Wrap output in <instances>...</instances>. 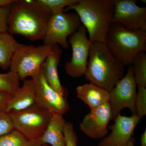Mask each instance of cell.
Segmentation results:
<instances>
[{
    "instance_id": "cell-1",
    "label": "cell",
    "mask_w": 146,
    "mask_h": 146,
    "mask_svg": "<svg viewBox=\"0 0 146 146\" xmlns=\"http://www.w3.org/2000/svg\"><path fill=\"white\" fill-rule=\"evenodd\" d=\"M51 15L37 0H16L8 16V32L32 41L43 40Z\"/></svg>"
},
{
    "instance_id": "cell-2",
    "label": "cell",
    "mask_w": 146,
    "mask_h": 146,
    "mask_svg": "<svg viewBox=\"0 0 146 146\" xmlns=\"http://www.w3.org/2000/svg\"><path fill=\"white\" fill-rule=\"evenodd\" d=\"M114 10V0H78L64 9L75 11L92 43H105Z\"/></svg>"
},
{
    "instance_id": "cell-3",
    "label": "cell",
    "mask_w": 146,
    "mask_h": 146,
    "mask_svg": "<svg viewBox=\"0 0 146 146\" xmlns=\"http://www.w3.org/2000/svg\"><path fill=\"white\" fill-rule=\"evenodd\" d=\"M125 67L112 55L105 43L94 42L84 75L90 83L110 92L124 76Z\"/></svg>"
},
{
    "instance_id": "cell-4",
    "label": "cell",
    "mask_w": 146,
    "mask_h": 146,
    "mask_svg": "<svg viewBox=\"0 0 146 146\" xmlns=\"http://www.w3.org/2000/svg\"><path fill=\"white\" fill-rule=\"evenodd\" d=\"M106 44L112 55L125 66L131 65L136 55L146 51V31H131L111 24Z\"/></svg>"
},
{
    "instance_id": "cell-5",
    "label": "cell",
    "mask_w": 146,
    "mask_h": 146,
    "mask_svg": "<svg viewBox=\"0 0 146 146\" xmlns=\"http://www.w3.org/2000/svg\"><path fill=\"white\" fill-rule=\"evenodd\" d=\"M52 46L22 44L15 53L10 67V71L18 76L20 80L37 75L41 67L52 49Z\"/></svg>"
},
{
    "instance_id": "cell-6",
    "label": "cell",
    "mask_w": 146,
    "mask_h": 146,
    "mask_svg": "<svg viewBox=\"0 0 146 146\" xmlns=\"http://www.w3.org/2000/svg\"><path fill=\"white\" fill-rule=\"evenodd\" d=\"M15 130L32 141H39L46 129L52 113L35 104L28 109L9 113Z\"/></svg>"
},
{
    "instance_id": "cell-7",
    "label": "cell",
    "mask_w": 146,
    "mask_h": 146,
    "mask_svg": "<svg viewBox=\"0 0 146 146\" xmlns=\"http://www.w3.org/2000/svg\"><path fill=\"white\" fill-rule=\"evenodd\" d=\"M78 15L64 10L50 16L44 39V44L60 45L63 48L69 46L67 38L76 32L81 25Z\"/></svg>"
},
{
    "instance_id": "cell-8",
    "label": "cell",
    "mask_w": 146,
    "mask_h": 146,
    "mask_svg": "<svg viewBox=\"0 0 146 146\" xmlns=\"http://www.w3.org/2000/svg\"><path fill=\"white\" fill-rule=\"evenodd\" d=\"M137 86L132 65H129L125 76L109 92V103L113 119L125 108L130 110L132 115H137L135 106Z\"/></svg>"
},
{
    "instance_id": "cell-9",
    "label": "cell",
    "mask_w": 146,
    "mask_h": 146,
    "mask_svg": "<svg viewBox=\"0 0 146 146\" xmlns=\"http://www.w3.org/2000/svg\"><path fill=\"white\" fill-rule=\"evenodd\" d=\"M86 30L82 25L68 42L72 48L70 61H67L64 68L66 74L73 78H78L85 74L92 42L86 35Z\"/></svg>"
},
{
    "instance_id": "cell-10",
    "label": "cell",
    "mask_w": 146,
    "mask_h": 146,
    "mask_svg": "<svg viewBox=\"0 0 146 146\" xmlns=\"http://www.w3.org/2000/svg\"><path fill=\"white\" fill-rule=\"evenodd\" d=\"M112 24L131 31H146V8L135 0H114Z\"/></svg>"
},
{
    "instance_id": "cell-11",
    "label": "cell",
    "mask_w": 146,
    "mask_h": 146,
    "mask_svg": "<svg viewBox=\"0 0 146 146\" xmlns=\"http://www.w3.org/2000/svg\"><path fill=\"white\" fill-rule=\"evenodd\" d=\"M36 95V104L51 113L63 115L70 110L66 98L55 91L47 83L42 71L33 78Z\"/></svg>"
},
{
    "instance_id": "cell-12",
    "label": "cell",
    "mask_w": 146,
    "mask_h": 146,
    "mask_svg": "<svg viewBox=\"0 0 146 146\" xmlns=\"http://www.w3.org/2000/svg\"><path fill=\"white\" fill-rule=\"evenodd\" d=\"M141 119L138 115L127 117L119 114L109 127L111 133L102 139L98 146H127Z\"/></svg>"
},
{
    "instance_id": "cell-13",
    "label": "cell",
    "mask_w": 146,
    "mask_h": 146,
    "mask_svg": "<svg viewBox=\"0 0 146 146\" xmlns=\"http://www.w3.org/2000/svg\"><path fill=\"white\" fill-rule=\"evenodd\" d=\"M109 103L91 110L80 124V130L86 136L94 139H103L107 135V127L112 119Z\"/></svg>"
},
{
    "instance_id": "cell-14",
    "label": "cell",
    "mask_w": 146,
    "mask_h": 146,
    "mask_svg": "<svg viewBox=\"0 0 146 146\" xmlns=\"http://www.w3.org/2000/svg\"><path fill=\"white\" fill-rule=\"evenodd\" d=\"M61 55L62 50L60 46L57 44L52 46L51 52L42 64L41 71L49 85L61 96L66 98L68 92L61 84L58 71Z\"/></svg>"
},
{
    "instance_id": "cell-15",
    "label": "cell",
    "mask_w": 146,
    "mask_h": 146,
    "mask_svg": "<svg viewBox=\"0 0 146 146\" xmlns=\"http://www.w3.org/2000/svg\"><path fill=\"white\" fill-rule=\"evenodd\" d=\"M36 104V95L32 78L24 80L23 85L9 102L5 112H18L28 109Z\"/></svg>"
},
{
    "instance_id": "cell-16",
    "label": "cell",
    "mask_w": 146,
    "mask_h": 146,
    "mask_svg": "<svg viewBox=\"0 0 146 146\" xmlns=\"http://www.w3.org/2000/svg\"><path fill=\"white\" fill-rule=\"evenodd\" d=\"M78 98L92 110L109 103V91L90 83L80 85L76 88Z\"/></svg>"
},
{
    "instance_id": "cell-17",
    "label": "cell",
    "mask_w": 146,
    "mask_h": 146,
    "mask_svg": "<svg viewBox=\"0 0 146 146\" xmlns=\"http://www.w3.org/2000/svg\"><path fill=\"white\" fill-rule=\"evenodd\" d=\"M65 121L63 115L52 113L48 125L39 141L42 145L66 146L64 133Z\"/></svg>"
},
{
    "instance_id": "cell-18",
    "label": "cell",
    "mask_w": 146,
    "mask_h": 146,
    "mask_svg": "<svg viewBox=\"0 0 146 146\" xmlns=\"http://www.w3.org/2000/svg\"><path fill=\"white\" fill-rule=\"evenodd\" d=\"M22 44L8 32L0 33V68L4 70L10 68L13 56Z\"/></svg>"
},
{
    "instance_id": "cell-19",
    "label": "cell",
    "mask_w": 146,
    "mask_h": 146,
    "mask_svg": "<svg viewBox=\"0 0 146 146\" xmlns=\"http://www.w3.org/2000/svg\"><path fill=\"white\" fill-rule=\"evenodd\" d=\"M0 146H42V145L39 141L29 140L14 129L0 138Z\"/></svg>"
},
{
    "instance_id": "cell-20",
    "label": "cell",
    "mask_w": 146,
    "mask_h": 146,
    "mask_svg": "<svg viewBox=\"0 0 146 146\" xmlns=\"http://www.w3.org/2000/svg\"><path fill=\"white\" fill-rule=\"evenodd\" d=\"M133 76L137 86L146 87V53H139L132 62Z\"/></svg>"
},
{
    "instance_id": "cell-21",
    "label": "cell",
    "mask_w": 146,
    "mask_h": 146,
    "mask_svg": "<svg viewBox=\"0 0 146 146\" xmlns=\"http://www.w3.org/2000/svg\"><path fill=\"white\" fill-rule=\"evenodd\" d=\"M19 83L18 76L13 72L0 74V91L15 94L20 89Z\"/></svg>"
},
{
    "instance_id": "cell-22",
    "label": "cell",
    "mask_w": 146,
    "mask_h": 146,
    "mask_svg": "<svg viewBox=\"0 0 146 146\" xmlns=\"http://www.w3.org/2000/svg\"><path fill=\"white\" fill-rule=\"evenodd\" d=\"M40 4L47 9L51 14L63 11L78 0H37Z\"/></svg>"
},
{
    "instance_id": "cell-23",
    "label": "cell",
    "mask_w": 146,
    "mask_h": 146,
    "mask_svg": "<svg viewBox=\"0 0 146 146\" xmlns=\"http://www.w3.org/2000/svg\"><path fill=\"white\" fill-rule=\"evenodd\" d=\"M135 106L137 115L141 118L146 115V87L138 86Z\"/></svg>"
},
{
    "instance_id": "cell-24",
    "label": "cell",
    "mask_w": 146,
    "mask_h": 146,
    "mask_svg": "<svg viewBox=\"0 0 146 146\" xmlns=\"http://www.w3.org/2000/svg\"><path fill=\"white\" fill-rule=\"evenodd\" d=\"M14 129L12 121L8 113L0 112V138Z\"/></svg>"
},
{
    "instance_id": "cell-25",
    "label": "cell",
    "mask_w": 146,
    "mask_h": 146,
    "mask_svg": "<svg viewBox=\"0 0 146 146\" xmlns=\"http://www.w3.org/2000/svg\"><path fill=\"white\" fill-rule=\"evenodd\" d=\"M66 146H77L78 136L74 129L72 124L65 123L64 128Z\"/></svg>"
},
{
    "instance_id": "cell-26",
    "label": "cell",
    "mask_w": 146,
    "mask_h": 146,
    "mask_svg": "<svg viewBox=\"0 0 146 146\" xmlns=\"http://www.w3.org/2000/svg\"><path fill=\"white\" fill-rule=\"evenodd\" d=\"M11 6L0 7V33L8 32L7 21Z\"/></svg>"
},
{
    "instance_id": "cell-27",
    "label": "cell",
    "mask_w": 146,
    "mask_h": 146,
    "mask_svg": "<svg viewBox=\"0 0 146 146\" xmlns=\"http://www.w3.org/2000/svg\"><path fill=\"white\" fill-rule=\"evenodd\" d=\"M13 94L0 91V112H5L9 100Z\"/></svg>"
},
{
    "instance_id": "cell-28",
    "label": "cell",
    "mask_w": 146,
    "mask_h": 146,
    "mask_svg": "<svg viewBox=\"0 0 146 146\" xmlns=\"http://www.w3.org/2000/svg\"><path fill=\"white\" fill-rule=\"evenodd\" d=\"M14 1L15 0H0V7L11 5Z\"/></svg>"
},
{
    "instance_id": "cell-29",
    "label": "cell",
    "mask_w": 146,
    "mask_h": 146,
    "mask_svg": "<svg viewBox=\"0 0 146 146\" xmlns=\"http://www.w3.org/2000/svg\"><path fill=\"white\" fill-rule=\"evenodd\" d=\"M140 146H146V130L141 134L140 139Z\"/></svg>"
},
{
    "instance_id": "cell-30",
    "label": "cell",
    "mask_w": 146,
    "mask_h": 146,
    "mask_svg": "<svg viewBox=\"0 0 146 146\" xmlns=\"http://www.w3.org/2000/svg\"><path fill=\"white\" fill-rule=\"evenodd\" d=\"M134 140H133V138L131 140L127 146H135L134 144Z\"/></svg>"
},
{
    "instance_id": "cell-31",
    "label": "cell",
    "mask_w": 146,
    "mask_h": 146,
    "mask_svg": "<svg viewBox=\"0 0 146 146\" xmlns=\"http://www.w3.org/2000/svg\"><path fill=\"white\" fill-rule=\"evenodd\" d=\"M42 146H50L49 145H42Z\"/></svg>"
}]
</instances>
